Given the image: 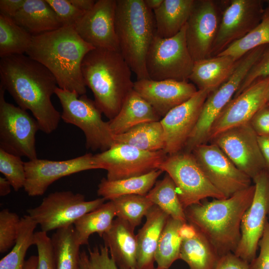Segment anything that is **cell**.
I'll list each match as a JSON object with an SVG mask.
<instances>
[{
  "instance_id": "d6a6232c",
  "label": "cell",
  "mask_w": 269,
  "mask_h": 269,
  "mask_svg": "<svg viewBox=\"0 0 269 269\" xmlns=\"http://www.w3.org/2000/svg\"><path fill=\"white\" fill-rule=\"evenodd\" d=\"M51 239L56 269H79L80 246L73 225L57 230Z\"/></svg>"
},
{
  "instance_id": "d4e9b609",
  "label": "cell",
  "mask_w": 269,
  "mask_h": 269,
  "mask_svg": "<svg viewBox=\"0 0 269 269\" xmlns=\"http://www.w3.org/2000/svg\"><path fill=\"white\" fill-rule=\"evenodd\" d=\"M239 60L231 56L217 55L195 61L189 80L198 90L212 92L228 80Z\"/></svg>"
},
{
  "instance_id": "836d02e7",
  "label": "cell",
  "mask_w": 269,
  "mask_h": 269,
  "mask_svg": "<svg viewBox=\"0 0 269 269\" xmlns=\"http://www.w3.org/2000/svg\"><path fill=\"white\" fill-rule=\"evenodd\" d=\"M33 35L10 17L0 13V57L26 53Z\"/></svg>"
},
{
  "instance_id": "681fc988",
  "label": "cell",
  "mask_w": 269,
  "mask_h": 269,
  "mask_svg": "<svg viewBox=\"0 0 269 269\" xmlns=\"http://www.w3.org/2000/svg\"><path fill=\"white\" fill-rule=\"evenodd\" d=\"M25 0H0V13L12 18L22 7Z\"/></svg>"
},
{
  "instance_id": "f35d334b",
  "label": "cell",
  "mask_w": 269,
  "mask_h": 269,
  "mask_svg": "<svg viewBox=\"0 0 269 269\" xmlns=\"http://www.w3.org/2000/svg\"><path fill=\"white\" fill-rule=\"evenodd\" d=\"M111 201L117 218L126 222L134 229L140 225L143 217L154 205L146 195H125Z\"/></svg>"
},
{
  "instance_id": "11a10c76",
  "label": "cell",
  "mask_w": 269,
  "mask_h": 269,
  "mask_svg": "<svg viewBox=\"0 0 269 269\" xmlns=\"http://www.w3.org/2000/svg\"><path fill=\"white\" fill-rule=\"evenodd\" d=\"M163 0H144L146 5L153 11L158 8L162 4Z\"/></svg>"
},
{
  "instance_id": "83f0119b",
  "label": "cell",
  "mask_w": 269,
  "mask_h": 269,
  "mask_svg": "<svg viewBox=\"0 0 269 269\" xmlns=\"http://www.w3.org/2000/svg\"><path fill=\"white\" fill-rule=\"evenodd\" d=\"M195 0H163L153 11L156 35L168 38L176 35L185 25Z\"/></svg>"
},
{
  "instance_id": "74e56055",
  "label": "cell",
  "mask_w": 269,
  "mask_h": 269,
  "mask_svg": "<svg viewBox=\"0 0 269 269\" xmlns=\"http://www.w3.org/2000/svg\"><path fill=\"white\" fill-rule=\"evenodd\" d=\"M269 45V3L265 8L260 23L246 36L237 40L217 55L231 56L239 60L260 46Z\"/></svg>"
},
{
  "instance_id": "91938a15",
  "label": "cell",
  "mask_w": 269,
  "mask_h": 269,
  "mask_svg": "<svg viewBox=\"0 0 269 269\" xmlns=\"http://www.w3.org/2000/svg\"></svg>"
},
{
  "instance_id": "680465c9",
  "label": "cell",
  "mask_w": 269,
  "mask_h": 269,
  "mask_svg": "<svg viewBox=\"0 0 269 269\" xmlns=\"http://www.w3.org/2000/svg\"><path fill=\"white\" fill-rule=\"evenodd\" d=\"M268 103H269V102Z\"/></svg>"
},
{
  "instance_id": "6f0895ef",
  "label": "cell",
  "mask_w": 269,
  "mask_h": 269,
  "mask_svg": "<svg viewBox=\"0 0 269 269\" xmlns=\"http://www.w3.org/2000/svg\"><path fill=\"white\" fill-rule=\"evenodd\" d=\"M153 269H157V268H153Z\"/></svg>"
},
{
  "instance_id": "5b68a950",
  "label": "cell",
  "mask_w": 269,
  "mask_h": 269,
  "mask_svg": "<svg viewBox=\"0 0 269 269\" xmlns=\"http://www.w3.org/2000/svg\"><path fill=\"white\" fill-rule=\"evenodd\" d=\"M115 27L120 52L137 80L149 79L145 61L156 35L153 11L144 0H117Z\"/></svg>"
},
{
  "instance_id": "b9f144b4",
  "label": "cell",
  "mask_w": 269,
  "mask_h": 269,
  "mask_svg": "<svg viewBox=\"0 0 269 269\" xmlns=\"http://www.w3.org/2000/svg\"><path fill=\"white\" fill-rule=\"evenodd\" d=\"M21 218L4 209L0 212V253L7 252L14 245L18 236Z\"/></svg>"
},
{
  "instance_id": "1f68e13d",
  "label": "cell",
  "mask_w": 269,
  "mask_h": 269,
  "mask_svg": "<svg viewBox=\"0 0 269 269\" xmlns=\"http://www.w3.org/2000/svg\"><path fill=\"white\" fill-rule=\"evenodd\" d=\"M116 216L113 203L110 201L81 217L73 224L79 245L88 244L89 237L94 233L102 237L111 227Z\"/></svg>"
},
{
  "instance_id": "e575fe53",
  "label": "cell",
  "mask_w": 269,
  "mask_h": 269,
  "mask_svg": "<svg viewBox=\"0 0 269 269\" xmlns=\"http://www.w3.org/2000/svg\"><path fill=\"white\" fill-rule=\"evenodd\" d=\"M184 223L169 216L160 235L155 254L157 269H168L179 259L182 239L179 229Z\"/></svg>"
},
{
  "instance_id": "3957f363",
  "label": "cell",
  "mask_w": 269,
  "mask_h": 269,
  "mask_svg": "<svg viewBox=\"0 0 269 269\" xmlns=\"http://www.w3.org/2000/svg\"><path fill=\"white\" fill-rule=\"evenodd\" d=\"M255 185L226 199L202 201L184 210L187 222L202 233L222 257L234 253L241 239L242 217L251 205Z\"/></svg>"
},
{
  "instance_id": "ac0fdd59",
  "label": "cell",
  "mask_w": 269,
  "mask_h": 269,
  "mask_svg": "<svg viewBox=\"0 0 269 269\" xmlns=\"http://www.w3.org/2000/svg\"><path fill=\"white\" fill-rule=\"evenodd\" d=\"M25 183L24 189L31 197L41 196L56 180L79 172L99 169L94 155L89 153L65 160L38 158L24 162Z\"/></svg>"
},
{
  "instance_id": "52a82bcc",
  "label": "cell",
  "mask_w": 269,
  "mask_h": 269,
  "mask_svg": "<svg viewBox=\"0 0 269 269\" xmlns=\"http://www.w3.org/2000/svg\"><path fill=\"white\" fill-rule=\"evenodd\" d=\"M267 45L258 47L246 53L238 61L228 80L206 98L197 123L183 151L191 152L197 145L207 143L212 126L220 113L233 98L253 64L259 58Z\"/></svg>"
},
{
  "instance_id": "9f6ffc18",
  "label": "cell",
  "mask_w": 269,
  "mask_h": 269,
  "mask_svg": "<svg viewBox=\"0 0 269 269\" xmlns=\"http://www.w3.org/2000/svg\"><path fill=\"white\" fill-rule=\"evenodd\" d=\"M266 1H267V2L268 3H269V0H266Z\"/></svg>"
},
{
  "instance_id": "e0dca14e",
  "label": "cell",
  "mask_w": 269,
  "mask_h": 269,
  "mask_svg": "<svg viewBox=\"0 0 269 269\" xmlns=\"http://www.w3.org/2000/svg\"><path fill=\"white\" fill-rule=\"evenodd\" d=\"M261 0H232L225 8L211 57L217 56L253 30L261 22L265 8Z\"/></svg>"
},
{
  "instance_id": "603a6c76",
  "label": "cell",
  "mask_w": 269,
  "mask_h": 269,
  "mask_svg": "<svg viewBox=\"0 0 269 269\" xmlns=\"http://www.w3.org/2000/svg\"><path fill=\"white\" fill-rule=\"evenodd\" d=\"M134 229L116 218L103 236L110 255L120 269H136L137 241Z\"/></svg>"
},
{
  "instance_id": "d590c367",
  "label": "cell",
  "mask_w": 269,
  "mask_h": 269,
  "mask_svg": "<svg viewBox=\"0 0 269 269\" xmlns=\"http://www.w3.org/2000/svg\"><path fill=\"white\" fill-rule=\"evenodd\" d=\"M146 196L171 218L183 223L187 222L176 186L168 174L156 181Z\"/></svg>"
},
{
  "instance_id": "f1b7e54d",
  "label": "cell",
  "mask_w": 269,
  "mask_h": 269,
  "mask_svg": "<svg viewBox=\"0 0 269 269\" xmlns=\"http://www.w3.org/2000/svg\"><path fill=\"white\" fill-rule=\"evenodd\" d=\"M162 172L156 169L142 175L115 180L103 178L98 185V195L110 201L128 195L145 196Z\"/></svg>"
},
{
  "instance_id": "4dcf8cb0",
  "label": "cell",
  "mask_w": 269,
  "mask_h": 269,
  "mask_svg": "<svg viewBox=\"0 0 269 269\" xmlns=\"http://www.w3.org/2000/svg\"><path fill=\"white\" fill-rule=\"evenodd\" d=\"M160 121L140 124L124 133L114 135V141L144 151L164 150V132Z\"/></svg>"
},
{
  "instance_id": "db71d44e",
  "label": "cell",
  "mask_w": 269,
  "mask_h": 269,
  "mask_svg": "<svg viewBox=\"0 0 269 269\" xmlns=\"http://www.w3.org/2000/svg\"><path fill=\"white\" fill-rule=\"evenodd\" d=\"M38 262L37 256H31L26 261L24 269H36Z\"/></svg>"
},
{
  "instance_id": "ffe728a7",
  "label": "cell",
  "mask_w": 269,
  "mask_h": 269,
  "mask_svg": "<svg viewBox=\"0 0 269 269\" xmlns=\"http://www.w3.org/2000/svg\"><path fill=\"white\" fill-rule=\"evenodd\" d=\"M269 102V76L254 81L240 95L233 98L218 116L210 131L209 141L220 133L249 123Z\"/></svg>"
},
{
  "instance_id": "7a4b0ae2",
  "label": "cell",
  "mask_w": 269,
  "mask_h": 269,
  "mask_svg": "<svg viewBox=\"0 0 269 269\" xmlns=\"http://www.w3.org/2000/svg\"><path fill=\"white\" fill-rule=\"evenodd\" d=\"M95 48L83 40L73 26H62L33 35L26 54L53 75L59 88L82 95L86 93L82 61Z\"/></svg>"
},
{
  "instance_id": "7c38bea8",
  "label": "cell",
  "mask_w": 269,
  "mask_h": 269,
  "mask_svg": "<svg viewBox=\"0 0 269 269\" xmlns=\"http://www.w3.org/2000/svg\"><path fill=\"white\" fill-rule=\"evenodd\" d=\"M167 156L163 150L147 151L115 142L108 149L94 155V159L99 169L107 170L106 178L115 180L159 169Z\"/></svg>"
},
{
  "instance_id": "7dc6e473",
  "label": "cell",
  "mask_w": 269,
  "mask_h": 269,
  "mask_svg": "<svg viewBox=\"0 0 269 269\" xmlns=\"http://www.w3.org/2000/svg\"><path fill=\"white\" fill-rule=\"evenodd\" d=\"M249 123L258 136L269 137V103L254 115Z\"/></svg>"
},
{
  "instance_id": "f546056e",
  "label": "cell",
  "mask_w": 269,
  "mask_h": 269,
  "mask_svg": "<svg viewBox=\"0 0 269 269\" xmlns=\"http://www.w3.org/2000/svg\"><path fill=\"white\" fill-rule=\"evenodd\" d=\"M220 256L207 238L196 229L191 238L182 241L179 259L190 269H215Z\"/></svg>"
},
{
  "instance_id": "7bdbcfd3",
  "label": "cell",
  "mask_w": 269,
  "mask_h": 269,
  "mask_svg": "<svg viewBox=\"0 0 269 269\" xmlns=\"http://www.w3.org/2000/svg\"><path fill=\"white\" fill-rule=\"evenodd\" d=\"M34 245L38 253L36 269H56L51 239L47 233L42 231L35 232Z\"/></svg>"
},
{
  "instance_id": "8d00e7d4",
  "label": "cell",
  "mask_w": 269,
  "mask_h": 269,
  "mask_svg": "<svg viewBox=\"0 0 269 269\" xmlns=\"http://www.w3.org/2000/svg\"><path fill=\"white\" fill-rule=\"evenodd\" d=\"M38 224L28 214L21 218L18 236L12 250L0 261V269H24L28 249L34 245Z\"/></svg>"
},
{
  "instance_id": "6da1fadb",
  "label": "cell",
  "mask_w": 269,
  "mask_h": 269,
  "mask_svg": "<svg viewBox=\"0 0 269 269\" xmlns=\"http://www.w3.org/2000/svg\"><path fill=\"white\" fill-rule=\"evenodd\" d=\"M0 85L22 109L30 111L40 131L50 134L58 127L61 114L51 98L58 87L53 75L43 65L24 54L0 58Z\"/></svg>"
},
{
  "instance_id": "4fadbf2b",
  "label": "cell",
  "mask_w": 269,
  "mask_h": 269,
  "mask_svg": "<svg viewBox=\"0 0 269 269\" xmlns=\"http://www.w3.org/2000/svg\"><path fill=\"white\" fill-rule=\"evenodd\" d=\"M229 1L195 0L185 31L187 47L194 62L211 57L222 14Z\"/></svg>"
},
{
  "instance_id": "7402d4cb",
  "label": "cell",
  "mask_w": 269,
  "mask_h": 269,
  "mask_svg": "<svg viewBox=\"0 0 269 269\" xmlns=\"http://www.w3.org/2000/svg\"><path fill=\"white\" fill-rule=\"evenodd\" d=\"M134 90L161 117L188 101L198 90L193 83L188 81L170 79L154 81L149 79L137 80L134 82Z\"/></svg>"
},
{
  "instance_id": "9c48e42d",
  "label": "cell",
  "mask_w": 269,
  "mask_h": 269,
  "mask_svg": "<svg viewBox=\"0 0 269 269\" xmlns=\"http://www.w3.org/2000/svg\"><path fill=\"white\" fill-rule=\"evenodd\" d=\"M159 169L173 181L184 210L208 197L226 199L208 179L192 152L182 151L168 155Z\"/></svg>"
},
{
  "instance_id": "484cf974",
  "label": "cell",
  "mask_w": 269,
  "mask_h": 269,
  "mask_svg": "<svg viewBox=\"0 0 269 269\" xmlns=\"http://www.w3.org/2000/svg\"><path fill=\"white\" fill-rule=\"evenodd\" d=\"M162 118L134 89L128 95L118 114L108 121L114 135L125 133L140 124L159 121Z\"/></svg>"
},
{
  "instance_id": "277c9868",
  "label": "cell",
  "mask_w": 269,
  "mask_h": 269,
  "mask_svg": "<svg viewBox=\"0 0 269 269\" xmlns=\"http://www.w3.org/2000/svg\"><path fill=\"white\" fill-rule=\"evenodd\" d=\"M81 71L97 106L108 119H113L134 89L129 65L119 51L95 48L84 57Z\"/></svg>"
},
{
  "instance_id": "60d3db41",
  "label": "cell",
  "mask_w": 269,
  "mask_h": 269,
  "mask_svg": "<svg viewBox=\"0 0 269 269\" xmlns=\"http://www.w3.org/2000/svg\"><path fill=\"white\" fill-rule=\"evenodd\" d=\"M79 269H120L111 257L107 246L100 245L80 253Z\"/></svg>"
},
{
  "instance_id": "ee69618b",
  "label": "cell",
  "mask_w": 269,
  "mask_h": 269,
  "mask_svg": "<svg viewBox=\"0 0 269 269\" xmlns=\"http://www.w3.org/2000/svg\"><path fill=\"white\" fill-rule=\"evenodd\" d=\"M54 10L62 26H74L85 11L76 8L69 0H46Z\"/></svg>"
},
{
  "instance_id": "f5cc1de1",
  "label": "cell",
  "mask_w": 269,
  "mask_h": 269,
  "mask_svg": "<svg viewBox=\"0 0 269 269\" xmlns=\"http://www.w3.org/2000/svg\"><path fill=\"white\" fill-rule=\"evenodd\" d=\"M12 187L9 182L5 178L0 177V196H5L11 192Z\"/></svg>"
},
{
  "instance_id": "816d5d0a",
  "label": "cell",
  "mask_w": 269,
  "mask_h": 269,
  "mask_svg": "<svg viewBox=\"0 0 269 269\" xmlns=\"http://www.w3.org/2000/svg\"><path fill=\"white\" fill-rule=\"evenodd\" d=\"M76 8L84 11H88L94 6L96 0H69Z\"/></svg>"
},
{
  "instance_id": "f907efd6",
  "label": "cell",
  "mask_w": 269,
  "mask_h": 269,
  "mask_svg": "<svg viewBox=\"0 0 269 269\" xmlns=\"http://www.w3.org/2000/svg\"><path fill=\"white\" fill-rule=\"evenodd\" d=\"M258 138L260 148L265 161V170L269 174V137L258 136Z\"/></svg>"
},
{
  "instance_id": "d6986e66",
  "label": "cell",
  "mask_w": 269,
  "mask_h": 269,
  "mask_svg": "<svg viewBox=\"0 0 269 269\" xmlns=\"http://www.w3.org/2000/svg\"><path fill=\"white\" fill-rule=\"evenodd\" d=\"M211 91L198 90L190 99L169 111L160 122L167 155L182 151L196 125L203 105Z\"/></svg>"
},
{
  "instance_id": "30bf717a",
  "label": "cell",
  "mask_w": 269,
  "mask_h": 269,
  "mask_svg": "<svg viewBox=\"0 0 269 269\" xmlns=\"http://www.w3.org/2000/svg\"><path fill=\"white\" fill-rule=\"evenodd\" d=\"M105 200L101 197L86 201L81 193L56 191L44 197L40 205L26 211L39 225L41 231L47 233L73 225L81 217L101 206Z\"/></svg>"
},
{
  "instance_id": "8fae6325",
  "label": "cell",
  "mask_w": 269,
  "mask_h": 269,
  "mask_svg": "<svg viewBox=\"0 0 269 269\" xmlns=\"http://www.w3.org/2000/svg\"><path fill=\"white\" fill-rule=\"evenodd\" d=\"M5 91L0 85V148L29 160L37 158V122L26 111L6 102Z\"/></svg>"
},
{
  "instance_id": "44dd1931",
  "label": "cell",
  "mask_w": 269,
  "mask_h": 269,
  "mask_svg": "<svg viewBox=\"0 0 269 269\" xmlns=\"http://www.w3.org/2000/svg\"><path fill=\"white\" fill-rule=\"evenodd\" d=\"M116 6L117 0H96L73 27L94 48L120 52L115 27Z\"/></svg>"
},
{
  "instance_id": "f6af8a7d",
  "label": "cell",
  "mask_w": 269,
  "mask_h": 269,
  "mask_svg": "<svg viewBox=\"0 0 269 269\" xmlns=\"http://www.w3.org/2000/svg\"><path fill=\"white\" fill-rule=\"evenodd\" d=\"M269 76V45L266 46L262 54L250 68L234 97L240 95L244 90L258 79Z\"/></svg>"
},
{
  "instance_id": "5bb4252c",
  "label": "cell",
  "mask_w": 269,
  "mask_h": 269,
  "mask_svg": "<svg viewBox=\"0 0 269 269\" xmlns=\"http://www.w3.org/2000/svg\"><path fill=\"white\" fill-rule=\"evenodd\" d=\"M210 141L216 144L234 165L252 180L265 170L258 135L249 122L228 129Z\"/></svg>"
},
{
  "instance_id": "bcb514c9",
  "label": "cell",
  "mask_w": 269,
  "mask_h": 269,
  "mask_svg": "<svg viewBox=\"0 0 269 269\" xmlns=\"http://www.w3.org/2000/svg\"><path fill=\"white\" fill-rule=\"evenodd\" d=\"M259 256L250 264V269H269V222L267 221L263 235L259 242Z\"/></svg>"
},
{
  "instance_id": "c3c4849f",
  "label": "cell",
  "mask_w": 269,
  "mask_h": 269,
  "mask_svg": "<svg viewBox=\"0 0 269 269\" xmlns=\"http://www.w3.org/2000/svg\"><path fill=\"white\" fill-rule=\"evenodd\" d=\"M215 269H250L249 263L233 253L220 257Z\"/></svg>"
},
{
  "instance_id": "9a60e30c",
  "label": "cell",
  "mask_w": 269,
  "mask_h": 269,
  "mask_svg": "<svg viewBox=\"0 0 269 269\" xmlns=\"http://www.w3.org/2000/svg\"><path fill=\"white\" fill-rule=\"evenodd\" d=\"M191 152L208 179L226 198L252 185V179L215 143L200 144Z\"/></svg>"
},
{
  "instance_id": "2e32d148",
  "label": "cell",
  "mask_w": 269,
  "mask_h": 269,
  "mask_svg": "<svg viewBox=\"0 0 269 269\" xmlns=\"http://www.w3.org/2000/svg\"><path fill=\"white\" fill-rule=\"evenodd\" d=\"M253 181L255 185L254 198L242 217L241 239L234 253L249 264L256 257L269 214V174L264 170Z\"/></svg>"
},
{
  "instance_id": "4316f807",
  "label": "cell",
  "mask_w": 269,
  "mask_h": 269,
  "mask_svg": "<svg viewBox=\"0 0 269 269\" xmlns=\"http://www.w3.org/2000/svg\"><path fill=\"white\" fill-rule=\"evenodd\" d=\"M12 18L32 35L62 27L46 0H25L22 7Z\"/></svg>"
},
{
  "instance_id": "ab89813d",
  "label": "cell",
  "mask_w": 269,
  "mask_h": 269,
  "mask_svg": "<svg viewBox=\"0 0 269 269\" xmlns=\"http://www.w3.org/2000/svg\"><path fill=\"white\" fill-rule=\"evenodd\" d=\"M0 172L15 191L24 188L26 179L25 166L20 156L0 148Z\"/></svg>"
},
{
  "instance_id": "8992f818",
  "label": "cell",
  "mask_w": 269,
  "mask_h": 269,
  "mask_svg": "<svg viewBox=\"0 0 269 269\" xmlns=\"http://www.w3.org/2000/svg\"><path fill=\"white\" fill-rule=\"evenodd\" d=\"M55 94L62 108L61 118L66 123L73 125L84 133L86 147L101 152L108 149L115 142L108 122L102 118V112L94 101L85 94L59 88Z\"/></svg>"
},
{
  "instance_id": "ba28073f",
  "label": "cell",
  "mask_w": 269,
  "mask_h": 269,
  "mask_svg": "<svg viewBox=\"0 0 269 269\" xmlns=\"http://www.w3.org/2000/svg\"><path fill=\"white\" fill-rule=\"evenodd\" d=\"M185 31L186 24L170 38H162L155 35L145 61L149 79L188 81L194 61L187 47Z\"/></svg>"
},
{
  "instance_id": "cb8c5ba5",
  "label": "cell",
  "mask_w": 269,
  "mask_h": 269,
  "mask_svg": "<svg viewBox=\"0 0 269 269\" xmlns=\"http://www.w3.org/2000/svg\"><path fill=\"white\" fill-rule=\"evenodd\" d=\"M136 236V269H153L155 254L161 232L169 216L154 205Z\"/></svg>"
}]
</instances>
